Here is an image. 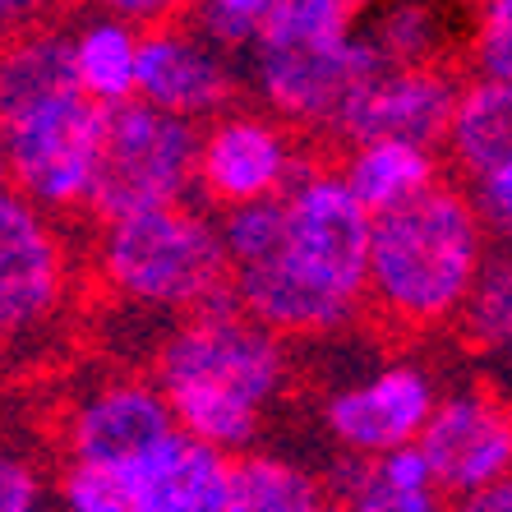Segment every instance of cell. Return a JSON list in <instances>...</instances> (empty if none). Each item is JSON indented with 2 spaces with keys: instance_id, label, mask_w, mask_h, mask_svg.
Instances as JSON below:
<instances>
[{
  "instance_id": "9",
  "label": "cell",
  "mask_w": 512,
  "mask_h": 512,
  "mask_svg": "<svg viewBox=\"0 0 512 512\" xmlns=\"http://www.w3.org/2000/svg\"><path fill=\"white\" fill-rule=\"evenodd\" d=\"M310 157L300 148L296 130L263 107L231 102L199 125V153H194V194L208 208L273 199L282 194Z\"/></svg>"
},
{
  "instance_id": "26",
  "label": "cell",
  "mask_w": 512,
  "mask_h": 512,
  "mask_svg": "<svg viewBox=\"0 0 512 512\" xmlns=\"http://www.w3.org/2000/svg\"><path fill=\"white\" fill-rule=\"evenodd\" d=\"M42 503H47V480H42L37 462L0 443V512H33Z\"/></svg>"
},
{
  "instance_id": "27",
  "label": "cell",
  "mask_w": 512,
  "mask_h": 512,
  "mask_svg": "<svg viewBox=\"0 0 512 512\" xmlns=\"http://www.w3.org/2000/svg\"><path fill=\"white\" fill-rule=\"evenodd\" d=\"M88 10H107L120 14L130 24L148 28V24H162V19H176V14L190 10V0H84Z\"/></svg>"
},
{
  "instance_id": "24",
  "label": "cell",
  "mask_w": 512,
  "mask_h": 512,
  "mask_svg": "<svg viewBox=\"0 0 512 512\" xmlns=\"http://www.w3.org/2000/svg\"><path fill=\"white\" fill-rule=\"evenodd\" d=\"M56 499L74 512H125L116 466H102V462H65L60 466Z\"/></svg>"
},
{
  "instance_id": "16",
  "label": "cell",
  "mask_w": 512,
  "mask_h": 512,
  "mask_svg": "<svg viewBox=\"0 0 512 512\" xmlns=\"http://www.w3.org/2000/svg\"><path fill=\"white\" fill-rule=\"evenodd\" d=\"M125 512H227L231 453L171 425L139 457L116 466Z\"/></svg>"
},
{
  "instance_id": "28",
  "label": "cell",
  "mask_w": 512,
  "mask_h": 512,
  "mask_svg": "<svg viewBox=\"0 0 512 512\" xmlns=\"http://www.w3.org/2000/svg\"><path fill=\"white\" fill-rule=\"evenodd\" d=\"M512 503V485L508 480H494V485H485V489H476V494H471V499L462 503V508H476V512H503Z\"/></svg>"
},
{
  "instance_id": "22",
  "label": "cell",
  "mask_w": 512,
  "mask_h": 512,
  "mask_svg": "<svg viewBox=\"0 0 512 512\" xmlns=\"http://www.w3.org/2000/svg\"><path fill=\"white\" fill-rule=\"evenodd\" d=\"M453 328L485 356H503L512 346V268L503 254H489L480 277L466 291Z\"/></svg>"
},
{
  "instance_id": "8",
  "label": "cell",
  "mask_w": 512,
  "mask_h": 512,
  "mask_svg": "<svg viewBox=\"0 0 512 512\" xmlns=\"http://www.w3.org/2000/svg\"><path fill=\"white\" fill-rule=\"evenodd\" d=\"M74 296L79 268L60 217L0 180V351L47 342Z\"/></svg>"
},
{
  "instance_id": "14",
  "label": "cell",
  "mask_w": 512,
  "mask_h": 512,
  "mask_svg": "<svg viewBox=\"0 0 512 512\" xmlns=\"http://www.w3.org/2000/svg\"><path fill=\"white\" fill-rule=\"evenodd\" d=\"M439 379L420 360H393L379 365L370 379L333 388L319 406V420L328 429L337 453L370 457L388 453L397 443H416L420 425L434 411Z\"/></svg>"
},
{
  "instance_id": "18",
  "label": "cell",
  "mask_w": 512,
  "mask_h": 512,
  "mask_svg": "<svg viewBox=\"0 0 512 512\" xmlns=\"http://www.w3.org/2000/svg\"><path fill=\"white\" fill-rule=\"evenodd\" d=\"M337 176L346 180V190L356 194L360 208L374 217L416 199L434 180H443V153L434 143L416 139H360L346 143Z\"/></svg>"
},
{
  "instance_id": "17",
  "label": "cell",
  "mask_w": 512,
  "mask_h": 512,
  "mask_svg": "<svg viewBox=\"0 0 512 512\" xmlns=\"http://www.w3.org/2000/svg\"><path fill=\"white\" fill-rule=\"evenodd\" d=\"M328 503L356 512H434L443 508V494L429 476V462L420 443H397L388 453L346 457L323 476Z\"/></svg>"
},
{
  "instance_id": "20",
  "label": "cell",
  "mask_w": 512,
  "mask_h": 512,
  "mask_svg": "<svg viewBox=\"0 0 512 512\" xmlns=\"http://www.w3.org/2000/svg\"><path fill=\"white\" fill-rule=\"evenodd\" d=\"M365 37H370L379 65H429L453 47L457 19L448 0H374Z\"/></svg>"
},
{
  "instance_id": "13",
  "label": "cell",
  "mask_w": 512,
  "mask_h": 512,
  "mask_svg": "<svg viewBox=\"0 0 512 512\" xmlns=\"http://www.w3.org/2000/svg\"><path fill=\"white\" fill-rule=\"evenodd\" d=\"M439 153L485 231L503 240L512 231V84L462 79Z\"/></svg>"
},
{
  "instance_id": "6",
  "label": "cell",
  "mask_w": 512,
  "mask_h": 512,
  "mask_svg": "<svg viewBox=\"0 0 512 512\" xmlns=\"http://www.w3.org/2000/svg\"><path fill=\"white\" fill-rule=\"evenodd\" d=\"M194 153H199V125L185 116L125 97L102 107L97 134V162L88 180L84 213L93 222L125 217L157 203H180L194 194Z\"/></svg>"
},
{
  "instance_id": "23",
  "label": "cell",
  "mask_w": 512,
  "mask_h": 512,
  "mask_svg": "<svg viewBox=\"0 0 512 512\" xmlns=\"http://www.w3.org/2000/svg\"><path fill=\"white\" fill-rule=\"evenodd\" d=\"M471 74L489 84H512V0H476L466 24Z\"/></svg>"
},
{
  "instance_id": "1",
  "label": "cell",
  "mask_w": 512,
  "mask_h": 512,
  "mask_svg": "<svg viewBox=\"0 0 512 512\" xmlns=\"http://www.w3.org/2000/svg\"><path fill=\"white\" fill-rule=\"evenodd\" d=\"M370 213L337 167L305 162L282 190V222L268 250L231 263V300L286 342L337 337L365 319Z\"/></svg>"
},
{
  "instance_id": "2",
  "label": "cell",
  "mask_w": 512,
  "mask_h": 512,
  "mask_svg": "<svg viewBox=\"0 0 512 512\" xmlns=\"http://www.w3.org/2000/svg\"><path fill=\"white\" fill-rule=\"evenodd\" d=\"M153 383L185 434L245 453L259 448L273 406L291 388V351L282 333L227 296L176 314L153 351Z\"/></svg>"
},
{
  "instance_id": "10",
  "label": "cell",
  "mask_w": 512,
  "mask_h": 512,
  "mask_svg": "<svg viewBox=\"0 0 512 512\" xmlns=\"http://www.w3.org/2000/svg\"><path fill=\"white\" fill-rule=\"evenodd\" d=\"M462 74L448 60L429 65H374L342 93L328 130L337 143L360 139H416V143H443L448 116H453Z\"/></svg>"
},
{
  "instance_id": "21",
  "label": "cell",
  "mask_w": 512,
  "mask_h": 512,
  "mask_svg": "<svg viewBox=\"0 0 512 512\" xmlns=\"http://www.w3.org/2000/svg\"><path fill=\"white\" fill-rule=\"evenodd\" d=\"M323 508H333L323 476L286 462V457L259 453V448L231 453L227 512H323Z\"/></svg>"
},
{
  "instance_id": "25",
  "label": "cell",
  "mask_w": 512,
  "mask_h": 512,
  "mask_svg": "<svg viewBox=\"0 0 512 512\" xmlns=\"http://www.w3.org/2000/svg\"><path fill=\"white\" fill-rule=\"evenodd\" d=\"M190 5H199L194 24L213 37L217 47H227L236 56V51H245V42L268 19V10H273L277 0H190Z\"/></svg>"
},
{
  "instance_id": "15",
  "label": "cell",
  "mask_w": 512,
  "mask_h": 512,
  "mask_svg": "<svg viewBox=\"0 0 512 512\" xmlns=\"http://www.w3.org/2000/svg\"><path fill=\"white\" fill-rule=\"evenodd\" d=\"M171 420V406L153 379L116 374V379L88 388L60 420V453L65 462H102L120 466L157 443Z\"/></svg>"
},
{
  "instance_id": "5",
  "label": "cell",
  "mask_w": 512,
  "mask_h": 512,
  "mask_svg": "<svg viewBox=\"0 0 512 512\" xmlns=\"http://www.w3.org/2000/svg\"><path fill=\"white\" fill-rule=\"evenodd\" d=\"M93 282L143 314H190L231 296V263L208 208L157 203L97 222Z\"/></svg>"
},
{
  "instance_id": "12",
  "label": "cell",
  "mask_w": 512,
  "mask_h": 512,
  "mask_svg": "<svg viewBox=\"0 0 512 512\" xmlns=\"http://www.w3.org/2000/svg\"><path fill=\"white\" fill-rule=\"evenodd\" d=\"M240 88L245 79H240L231 51L217 47L194 19L176 14V19L139 28L134 97L203 125L208 116L240 102Z\"/></svg>"
},
{
  "instance_id": "19",
  "label": "cell",
  "mask_w": 512,
  "mask_h": 512,
  "mask_svg": "<svg viewBox=\"0 0 512 512\" xmlns=\"http://www.w3.org/2000/svg\"><path fill=\"white\" fill-rule=\"evenodd\" d=\"M134 60H139V24L120 14L93 10L70 24V70L79 93L111 107L134 97Z\"/></svg>"
},
{
  "instance_id": "11",
  "label": "cell",
  "mask_w": 512,
  "mask_h": 512,
  "mask_svg": "<svg viewBox=\"0 0 512 512\" xmlns=\"http://www.w3.org/2000/svg\"><path fill=\"white\" fill-rule=\"evenodd\" d=\"M429 476L443 503H466L476 489L508 480L512 466V420L508 406L485 383H462L434 397V411L416 434Z\"/></svg>"
},
{
  "instance_id": "3",
  "label": "cell",
  "mask_w": 512,
  "mask_h": 512,
  "mask_svg": "<svg viewBox=\"0 0 512 512\" xmlns=\"http://www.w3.org/2000/svg\"><path fill=\"white\" fill-rule=\"evenodd\" d=\"M489 259V231L457 180H434L416 199L370 217L365 314L420 337L453 328L466 291Z\"/></svg>"
},
{
  "instance_id": "7",
  "label": "cell",
  "mask_w": 512,
  "mask_h": 512,
  "mask_svg": "<svg viewBox=\"0 0 512 512\" xmlns=\"http://www.w3.org/2000/svg\"><path fill=\"white\" fill-rule=\"evenodd\" d=\"M97 134H102V102H93L74 84L0 116L5 185H14L51 217L84 213Z\"/></svg>"
},
{
  "instance_id": "29",
  "label": "cell",
  "mask_w": 512,
  "mask_h": 512,
  "mask_svg": "<svg viewBox=\"0 0 512 512\" xmlns=\"http://www.w3.org/2000/svg\"><path fill=\"white\" fill-rule=\"evenodd\" d=\"M0 180H5V143H0Z\"/></svg>"
},
{
  "instance_id": "4",
  "label": "cell",
  "mask_w": 512,
  "mask_h": 512,
  "mask_svg": "<svg viewBox=\"0 0 512 512\" xmlns=\"http://www.w3.org/2000/svg\"><path fill=\"white\" fill-rule=\"evenodd\" d=\"M374 0H277L245 42V84L291 130H328L337 102L379 65L365 10Z\"/></svg>"
}]
</instances>
